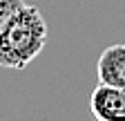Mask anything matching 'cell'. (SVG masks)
Masks as SVG:
<instances>
[{
    "mask_svg": "<svg viewBox=\"0 0 125 121\" xmlns=\"http://www.w3.org/2000/svg\"><path fill=\"white\" fill-rule=\"evenodd\" d=\"M98 81L125 90V45H109L96 63Z\"/></svg>",
    "mask_w": 125,
    "mask_h": 121,
    "instance_id": "cell-3",
    "label": "cell"
},
{
    "mask_svg": "<svg viewBox=\"0 0 125 121\" xmlns=\"http://www.w3.org/2000/svg\"><path fill=\"white\" fill-rule=\"evenodd\" d=\"M25 5V0H0V32L7 25V20Z\"/></svg>",
    "mask_w": 125,
    "mask_h": 121,
    "instance_id": "cell-4",
    "label": "cell"
},
{
    "mask_svg": "<svg viewBox=\"0 0 125 121\" xmlns=\"http://www.w3.org/2000/svg\"><path fill=\"white\" fill-rule=\"evenodd\" d=\"M89 110L96 121H125V90L98 83L89 94Z\"/></svg>",
    "mask_w": 125,
    "mask_h": 121,
    "instance_id": "cell-2",
    "label": "cell"
},
{
    "mask_svg": "<svg viewBox=\"0 0 125 121\" xmlns=\"http://www.w3.org/2000/svg\"><path fill=\"white\" fill-rule=\"evenodd\" d=\"M47 43V23L34 5H22L0 32V65L25 70Z\"/></svg>",
    "mask_w": 125,
    "mask_h": 121,
    "instance_id": "cell-1",
    "label": "cell"
}]
</instances>
